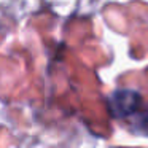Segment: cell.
<instances>
[{"mask_svg":"<svg viewBox=\"0 0 148 148\" xmlns=\"http://www.w3.org/2000/svg\"><path fill=\"white\" fill-rule=\"evenodd\" d=\"M110 112L115 118H129L142 107V96L134 89H118L108 97Z\"/></svg>","mask_w":148,"mask_h":148,"instance_id":"6da1fadb","label":"cell"}]
</instances>
